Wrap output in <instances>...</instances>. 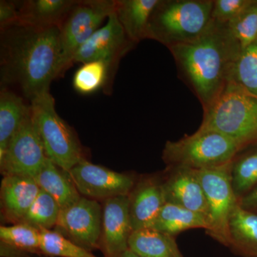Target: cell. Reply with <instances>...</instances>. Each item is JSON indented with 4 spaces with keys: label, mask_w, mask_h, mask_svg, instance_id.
<instances>
[{
    "label": "cell",
    "mask_w": 257,
    "mask_h": 257,
    "mask_svg": "<svg viewBox=\"0 0 257 257\" xmlns=\"http://www.w3.org/2000/svg\"><path fill=\"white\" fill-rule=\"evenodd\" d=\"M60 28H39L21 23L1 30V87H14L31 101L50 92L60 77Z\"/></svg>",
    "instance_id": "cell-1"
},
{
    "label": "cell",
    "mask_w": 257,
    "mask_h": 257,
    "mask_svg": "<svg viewBox=\"0 0 257 257\" xmlns=\"http://www.w3.org/2000/svg\"><path fill=\"white\" fill-rule=\"evenodd\" d=\"M169 50L173 56L179 77L205 111L229 84L241 48L228 24L211 19L207 30L196 40Z\"/></svg>",
    "instance_id": "cell-2"
},
{
    "label": "cell",
    "mask_w": 257,
    "mask_h": 257,
    "mask_svg": "<svg viewBox=\"0 0 257 257\" xmlns=\"http://www.w3.org/2000/svg\"><path fill=\"white\" fill-rule=\"evenodd\" d=\"M214 0H160L147 29V39L167 48L196 40L211 21Z\"/></svg>",
    "instance_id": "cell-3"
},
{
    "label": "cell",
    "mask_w": 257,
    "mask_h": 257,
    "mask_svg": "<svg viewBox=\"0 0 257 257\" xmlns=\"http://www.w3.org/2000/svg\"><path fill=\"white\" fill-rule=\"evenodd\" d=\"M199 128L224 135L241 150L257 144V96L230 82L204 111Z\"/></svg>",
    "instance_id": "cell-4"
},
{
    "label": "cell",
    "mask_w": 257,
    "mask_h": 257,
    "mask_svg": "<svg viewBox=\"0 0 257 257\" xmlns=\"http://www.w3.org/2000/svg\"><path fill=\"white\" fill-rule=\"evenodd\" d=\"M240 151L239 147L224 135L199 128L177 141L167 142L162 158L172 168L204 170L231 163Z\"/></svg>",
    "instance_id": "cell-5"
},
{
    "label": "cell",
    "mask_w": 257,
    "mask_h": 257,
    "mask_svg": "<svg viewBox=\"0 0 257 257\" xmlns=\"http://www.w3.org/2000/svg\"><path fill=\"white\" fill-rule=\"evenodd\" d=\"M30 103L32 120L47 158L69 172L84 159L77 135L57 114L55 99L50 92L37 96Z\"/></svg>",
    "instance_id": "cell-6"
},
{
    "label": "cell",
    "mask_w": 257,
    "mask_h": 257,
    "mask_svg": "<svg viewBox=\"0 0 257 257\" xmlns=\"http://www.w3.org/2000/svg\"><path fill=\"white\" fill-rule=\"evenodd\" d=\"M116 0H77L60 28V77L72 65L74 55L114 13Z\"/></svg>",
    "instance_id": "cell-7"
},
{
    "label": "cell",
    "mask_w": 257,
    "mask_h": 257,
    "mask_svg": "<svg viewBox=\"0 0 257 257\" xmlns=\"http://www.w3.org/2000/svg\"><path fill=\"white\" fill-rule=\"evenodd\" d=\"M233 162L216 168L196 170L209 207V228L207 233L227 246H231L230 217L239 200L231 183Z\"/></svg>",
    "instance_id": "cell-8"
},
{
    "label": "cell",
    "mask_w": 257,
    "mask_h": 257,
    "mask_svg": "<svg viewBox=\"0 0 257 257\" xmlns=\"http://www.w3.org/2000/svg\"><path fill=\"white\" fill-rule=\"evenodd\" d=\"M47 158L30 113L0 157L1 173L4 177L23 175L35 178Z\"/></svg>",
    "instance_id": "cell-9"
},
{
    "label": "cell",
    "mask_w": 257,
    "mask_h": 257,
    "mask_svg": "<svg viewBox=\"0 0 257 257\" xmlns=\"http://www.w3.org/2000/svg\"><path fill=\"white\" fill-rule=\"evenodd\" d=\"M115 13L106 20L104 26L98 29L74 55L73 62L87 63L101 61L107 64L112 83L120 60L134 48Z\"/></svg>",
    "instance_id": "cell-10"
},
{
    "label": "cell",
    "mask_w": 257,
    "mask_h": 257,
    "mask_svg": "<svg viewBox=\"0 0 257 257\" xmlns=\"http://www.w3.org/2000/svg\"><path fill=\"white\" fill-rule=\"evenodd\" d=\"M79 194L89 199L128 195L134 181L130 176L94 165L85 159L67 172Z\"/></svg>",
    "instance_id": "cell-11"
},
{
    "label": "cell",
    "mask_w": 257,
    "mask_h": 257,
    "mask_svg": "<svg viewBox=\"0 0 257 257\" xmlns=\"http://www.w3.org/2000/svg\"><path fill=\"white\" fill-rule=\"evenodd\" d=\"M56 228L84 248L96 247L102 230V208L95 199L82 197L61 210Z\"/></svg>",
    "instance_id": "cell-12"
},
{
    "label": "cell",
    "mask_w": 257,
    "mask_h": 257,
    "mask_svg": "<svg viewBox=\"0 0 257 257\" xmlns=\"http://www.w3.org/2000/svg\"><path fill=\"white\" fill-rule=\"evenodd\" d=\"M166 203L175 204L208 218L209 211L204 189L197 171L185 167H172V172L162 184Z\"/></svg>",
    "instance_id": "cell-13"
},
{
    "label": "cell",
    "mask_w": 257,
    "mask_h": 257,
    "mask_svg": "<svg viewBox=\"0 0 257 257\" xmlns=\"http://www.w3.org/2000/svg\"><path fill=\"white\" fill-rule=\"evenodd\" d=\"M133 231L128 195L105 199L102 208L101 236L106 253L116 257L128 249V241Z\"/></svg>",
    "instance_id": "cell-14"
},
{
    "label": "cell",
    "mask_w": 257,
    "mask_h": 257,
    "mask_svg": "<svg viewBox=\"0 0 257 257\" xmlns=\"http://www.w3.org/2000/svg\"><path fill=\"white\" fill-rule=\"evenodd\" d=\"M40 191L33 177L5 176L1 182L0 199L5 219L14 224L21 222Z\"/></svg>",
    "instance_id": "cell-15"
},
{
    "label": "cell",
    "mask_w": 257,
    "mask_h": 257,
    "mask_svg": "<svg viewBox=\"0 0 257 257\" xmlns=\"http://www.w3.org/2000/svg\"><path fill=\"white\" fill-rule=\"evenodd\" d=\"M165 203L162 184L152 179L140 182L128 194L133 231L150 228Z\"/></svg>",
    "instance_id": "cell-16"
},
{
    "label": "cell",
    "mask_w": 257,
    "mask_h": 257,
    "mask_svg": "<svg viewBox=\"0 0 257 257\" xmlns=\"http://www.w3.org/2000/svg\"><path fill=\"white\" fill-rule=\"evenodd\" d=\"M77 0L19 2V23L34 28H60Z\"/></svg>",
    "instance_id": "cell-17"
},
{
    "label": "cell",
    "mask_w": 257,
    "mask_h": 257,
    "mask_svg": "<svg viewBox=\"0 0 257 257\" xmlns=\"http://www.w3.org/2000/svg\"><path fill=\"white\" fill-rule=\"evenodd\" d=\"M160 0H116L114 13L135 45L146 40L149 23Z\"/></svg>",
    "instance_id": "cell-18"
},
{
    "label": "cell",
    "mask_w": 257,
    "mask_h": 257,
    "mask_svg": "<svg viewBox=\"0 0 257 257\" xmlns=\"http://www.w3.org/2000/svg\"><path fill=\"white\" fill-rule=\"evenodd\" d=\"M31 113V106L24 96L13 89L0 91V157L4 155L10 140Z\"/></svg>",
    "instance_id": "cell-19"
},
{
    "label": "cell",
    "mask_w": 257,
    "mask_h": 257,
    "mask_svg": "<svg viewBox=\"0 0 257 257\" xmlns=\"http://www.w3.org/2000/svg\"><path fill=\"white\" fill-rule=\"evenodd\" d=\"M67 172L61 170L48 158L35 177L40 188L48 193L57 201L61 209L72 205L81 197Z\"/></svg>",
    "instance_id": "cell-20"
},
{
    "label": "cell",
    "mask_w": 257,
    "mask_h": 257,
    "mask_svg": "<svg viewBox=\"0 0 257 257\" xmlns=\"http://www.w3.org/2000/svg\"><path fill=\"white\" fill-rule=\"evenodd\" d=\"M150 229L175 236L189 229H209L208 218L180 206L165 203L152 223Z\"/></svg>",
    "instance_id": "cell-21"
},
{
    "label": "cell",
    "mask_w": 257,
    "mask_h": 257,
    "mask_svg": "<svg viewBox=\"0 0 257 257\" xmlns=\"http://www.w3.org/2000/svg\"><path fill=\"white\" fill-rule=\"evenodd\" d=\"M231 246L246 257H257V214L235 207L229 219Z\"/></svg>",
    "instance_id": "cell-22"
},
{
    "label": "cell",
    "mask_w": 257,
    "mask_h": 257,
    "mask_svg": "<svg viewBox=\"0 0 257 257\" xmlns=\"http://www.w3.org/2000/svg\"><path fill=\"white\" fill-rule=\"evenodd\" d=\"M128 248L142 257H182L174 236L150 228L133 231Z\"/></svg>",
    "instance_id": "cell-23"
},
{
    "label": "cell",
    "mask_w": 257,
    "mask_h": 257,
    "mask_svg": "<svg viewBox=\"0 0 257 257\" xmlns=\"http://www.w3.org/2000/svg\"><path fill=\"white\" fill-rule=\"evenodd\" d=\"M72 84L74 89L80 94H93L102 89L110 94L111 84L107 64L101 61H92L82 64L74 74Z\"/></svg>",
    "instance_id": "cell-24"
},
{
    "label": "cell",
    "mask_w": 257,
    "mask_h": 257,
    "mask_svg": "<svg viewBox=\"0 0 257 257\" xmlns=\"http://www.w3.org/2000/svg\"><path fill=\"white\" fill-rule=\"evenodd\" d=\"M61 210L57 201L40 189V193L21 222L32 225L39 229H50L57 226Z\"/></svg>",
    "instance_id": "cell-25"
},
{
    "label": "cell",
    "mask_w": 257,
    "mask_h": 257,
    "mask_svg": "<svg viewBox=\"0 0 257 257\" xmlns=\"http://www.w3.org/2000/svg\"><path fill=\"white\" fill-rule=\"evenodd\" d=\"M230 82L257 96V40L241 50L235 62Z\"/></svg>",
    "instance_id": "cell-26"
},
{
    "label": "cell",
    "mask_w": 257,
    "mask_h": 257,
    "mask_svg": "<svg viewBox=\"0 0 257 257\" xmlns=\"http://www.w3.org/2000/svg\"><path fill=\"white\" fill-rule=\"evenodd\" d=\"M40 230V251L45 254L56 257H96L85 248L67 239L59 231Z\"/></svg>",
    "instance_id": "cell-27"
},
{
    "label": "cell",
    "mask_w": 257,
    "mask_h": 257,
    "mask_svg": "<svg viewBox=\"0 0 257 257\" xmlns=\"http://www.w3.org/2000/svg\"><path fill=\"white\" fill-rule=\"evenodd\" d=\"M40 230L26 223L0 226L2 243L18 249L40 250Z\"/></svg>",
    "instance_id": "cell-28"
},
{
    "label": "cell",
    "mask_w": 257,
    "mask_h": 257,
    "mask_svg": "<svg viewBox=\"0 0 257 257\" xmlns=\"http://www.w3.org/2000/svg\"><path fill=\"white\" fill-rule=\"evenodd\" d=\"M231 183L236 197L246 194L257 184V151L246 154L233 162Z\"/></svg>",
    "instance_id": "cell-29"
},
{
    "label": "cell",
    "mask_w": 257,
    "mask_h": 257,
    "mask_svg": "<svg viewBox=\"0 0 257 257\" xmlns=\"http://www.w3.org/2000/svg\"><path fill=\"white\" fill-rule=\"evenodd\" d=\"M233 36L239 44L241 50L257 40V0L228 24Z\"/></svg>",
    "instance_id": "cell-30"
},
{
    "label": "cell",
    "mask_w": 257,
    "mask_h": 257,
    "mask_svg": "<svg viewBox=\"0 0 257 257\" xmlns=\"http://www.w3.org/2000/svg\"><path fill=\"white\" fill-rule=\"evenodd\" d=\"M253 0H214L211 19L229 24L249 6Z\"/></svg>",
    "instance_id": "cell-31"
},
{
    "label": "cell",
    "mask_w": 257,
    "mask_h": 257,
    "mask_svg": "<svg viewBox=\"0 0 257 257\" xmlns=\"http://www.w3.org/2000/svg\"><path fill=\"white\" fill-rule=\"evenodd\" d=\"M19 23V2L0 1V30Z\"/></svg>",
    "instance_id": "cell-32"
},
{
    "label": "cell",
    "mask_w": 257,
    "mask_h": 257,
    "mask_svg": "<svg viewBox=\"0 0 257 257\" xmlns=\"http://www.w3.org/2000/svg\"><path fill=\"white\" fill-rule=\"evenodd\" d=\"M239 205L243 209L253 211H257V187L251 192L245 194L244 197L240 198Z\"/></svg>",
    "instance_id": "cell-33"
},
{
    "label": "cell",
    "mask_w": 257,
    "mask_h": 257,
    "mask_svg": "<svg viewBox=\"0 0 257 257\" xmlns=\"http://www.w3.org/2000/svg\"><path fill=\"white\" fill-rule=\"evenodd\" d=\"M116 257H142V256H139L138 254H137V253L133 252V251H131V250H130V248H128V249H126V251H123L122 253H120L119 255H118V256H116Z\"/></svg>",
    "instance_id": "cell-34"
}]
</instances>
